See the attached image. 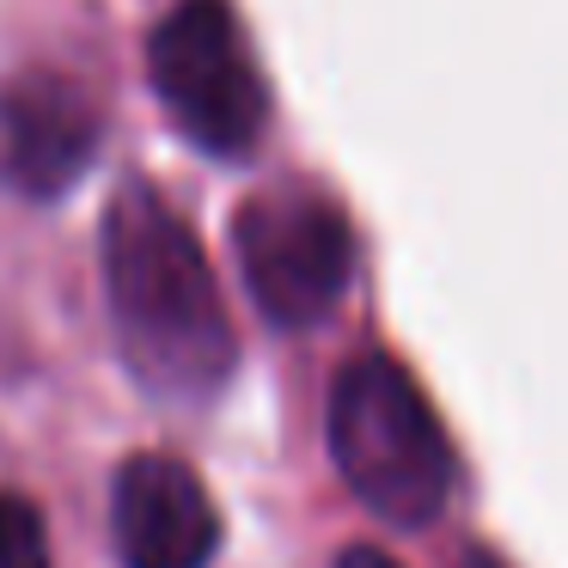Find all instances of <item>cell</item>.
<instances>
[{
    "instance_id": "8992f818",
    "label": "cell",
    "mask_w": 568,
    "mask_h": 568,
    "mask_svg": "<svg viewBox=\"0 0 568 568\" xmlns=\"http://www.w3.org/2000/svg\"><path fill=\"white\" fill-rule=\"evenodd\" d=\"M99 153V111L68 74L26 68L0 87V172L19 196L55 202Z\"/></svg>"
},
{
    "instance_id": "52a82bcc",
    "label": "cell",
    "mask_w": 568,
    "mask_h": 568,
    "mask_svg": "<svg viewBox=\"0 0 568 568\" xmlns=\"http://www.w3.org/2000/svg\"><path fill=\"white\" fill-rule=\"evenodd\" d=\"M0 568H55L50 562V526L38 501L0 489Z\"/></svg>"
},
{
    "instance_id": "7a4b0ae2",
    "label": "cell",
    "mask_w": 568,
    "mask_h": 568,
    "mask_svg": "<svg viewBox=\"0 0 568 568\" xmlns=\"http://www.w3.org/2000/svg\"><path fill=\"white\" fill-rule=\"evenodd\" d=\"M331 458L336 477L355 489L367 514L385 526L422 531L446 514L453 495V440L434 404L392 355H355L331 385Z\"/></svg>"
},
{
    "instance_id": "6da1fadb",
    "label": "cell",
    "mask_w": 568,
    "mask_h": 568,
    "mask_svg": "<svg viewBox=\"0 0 568 568\" xmlns=\"http://www.w3.org/2000/svg\"><path fill=\"white\" fill-rule=\"evenodd\" d=\"M104 294L129 373L148 397L196 409L233 379V318L196 226L160 196V184H116L99 226Z\"/></svg>"
},
{
    "instance_id": "3957f363",
    "label": "cell",
    "mask_w": 568,
    "mask_h": 568,
    "mask_svg": "<svg viewBox=\"0 0 568 568\" xmlns=\"http://www.w3.org/2000/svg\"><path fill=\"white\" fill-rule=\"evenodd\" d=\"M148 80L190 148H202L209 160L257 153L270 123V87L233 0H178L148 38Z\"/></svg>"
},
{
    "instance_id": "ba28073f",
    "label": "cell",
    "mask_w": 568,
    "mask_h": 568,
    "mask_svg": "<svg viewBox=\"0 0 568 568\" xmlns=\"http://www.w3.org/2000/svg\"><path fill=\"white\" fill-rule=\"evenodd\" d=\"M336 568H404V562H397L392 550H373V544H348Z\"/></svg>"
},
{
    "instance_id": "277c9868",
    "label": "cell",
    "mask_w": 568,
    "mask_h": 568,
    "mask_svg": "<svg viewBox=\"0 0 568 568\" xmlns=\"http://www.w3.org/2000/svg\"><path fill=\"white\" fill-rule=\"evenodd\" d=\"M233 251L257 312L282 331L324 324L355 275V226L336 196L306 184L251 196L233 221Z\"/></svg>"
},
{
    "instance_id": "9c48e42d",
    "label": "cell",
    "mask_w": 568,
    "mask_h": 568,
    "mask_svg": "<svg viewBox=\"0 0 568 568\" xmlns=\"http://www.w3.org/2000/svg\"><path fill=\"white\" fill-rule=\"evenodd\" d=\"M458 568H507V562L495 550H465V556H458Z\"/></svg>"
},
{
    "instance_id": "5b68a950",
    "label": "cell",
    "mask_w": 568,
    "mask_h": 568,
    "mask_svg": "<svg viewBox=\"0 0 568 568\" xmlns=\"http://www.w3.org/2000/svg\"><path fill=\"white\" fill-rule=\"evenodd\" d=\"M111 531L123 568H209L221 550V507L184 458L135 453L111 483Z\"/></svg>"
}]
</instances>
